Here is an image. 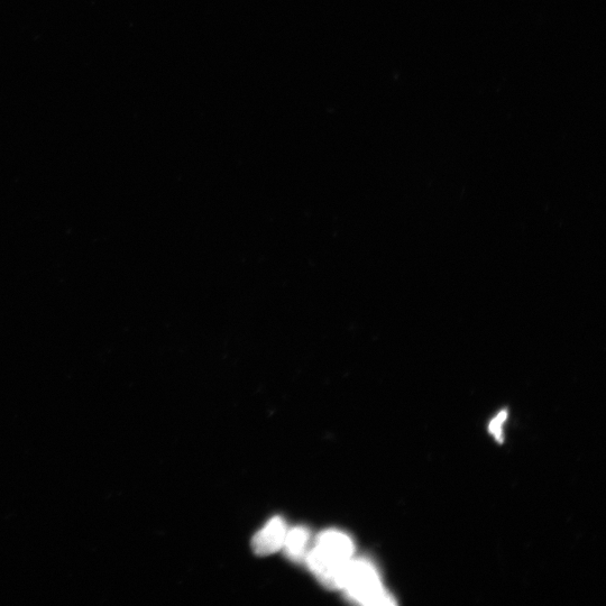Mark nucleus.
I'll return each mask as SVG.
<instances>
[{"label": "nucleus", "mask_w": 606, "mask_h": 606, "mask_svg": "<svg viewBox=\"0 0 606 606\" xmlns=\"http://www.w3.org/2000/svg\"><path fill=\"white\" fill-rule=\"evenodd\" d=\"M342 590L347 598L363 605H393L391 594L384 589L374 565L366 559H352L347 567Z\"/></svg>", "instance_id": "2"}, {"label": "nucleus", "mask_w": 606, "mask_h": 606, "mask_svg": "<svg viewBox=\"0 0 606 606\" xmlns=\"http://www.w3.org/2000/svg\"><path fill=\"white\" fill-rule=\"evenodd\" d=\"M505 419H507V412H501L498 417H495L490 425L491 434L497 437L498 440L502 438V426Z\"/></svg>", "instance_id": "5"}, {"label": "nucleus", "mask_w": 606, "mask_h": 606, "mask_svg": "<svg viewBox=\"0 0 606 606\" xmlns=\"http://www.w3.org/2000/svg\"><path fill=\"white\" fill-rule=\"evenodd\" d=\"M286 522L282 518H272L266 526L257 532L252 540L253 552L257 556H269L279 552L287 535Z\"/></svg>", "instance_id": "3"}, {"label": "nucleus", "mask_w": 606, "mask_h": 606, "mask_svg": "<svg viewBox=\"0 0 606 606\" xmlns=\"http://www.w3.org/2000/svg\"><path fill=\"white\" fill-rule=\"evenodd\" d=\"M310 532L303 527H296L287 531L284 538L283 552L292 562H306L309 553Z\"/></svg>", "instance_id": "4"}, {"label": "nucleus", "mask_w": 606, "mask_h": 606, "mask_svg": "<svg viewBox=\"0 0 606 606\" xmlns=\"http://www.w3.org/2000/svg\"><path fill=\"white\" fill-rule=\"evenodd\" d=\"M354 556L350 537L338 530H327L317 538L306 558L310 571L330 590H342L348 565Z\"/></svg>", "instance_id": "1"}]
</instances>
